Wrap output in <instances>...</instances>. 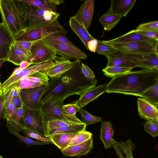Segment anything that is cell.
Returning <instances> with one entry per match:
<instances>
[{
    "mask_svg": "<svg viewBox=\"0 0 158 158\" xmlns=\"http://www.w3.org/2000/svg\"><path fill=\"white\" fill-rule=\"evenodd\" d=\"M79 62L61 75L50 78L41 100L44 104L53 96L65 99L74 94L81 96L90 89L96 86V79L85 77Z\"/></svg>",
    "mask_w": 158,
    "mask_h": 158,
    "instance_id": "1",
    "label": "cell"
},
{
    "mask_svg": "<svg viewBox=\"0 0 158 158\" xmlns=\"http://www.w3.org/2000/svg\"><path fill=\"white\" fill-rule=\"evenodd\" d=\"M158 82V70L144 69L112 78L106 92L139 96L147 88Z\"/></svg>",
    "mask_w": 158,
    "mask_h": 158,
    "instance_id": "2",
    "label": "cell"
},
{
    "mask_svg": "<svg viewBox=\"0 0 158 158\" xmlns=\"http://www.w3.org/2000/svg\"><path fill=\"white\" fill-rule=\"evenodd\" d=\"M14 1L18 13L22 31L51 23L57 20L60 15L56 12L27 6L19 0Z\"/></svg>",
    "mask_w": 158,
    "mask_h": 158,
    "instance_id": "3",
    "label": "cell"
},
{
    "mask_svg": "<svg viewBox=\"0 0 158 158\" xmlns=\"http://www.w3.org/2000/svg\"><path fill=\"white\" fill-rule=\"evenodd\" d=\"M64 99L55 96L43 104L41 110L44 116V122L50 119H58L77 124L83 123L76 115H70L64 110L63 107Z\"/></svg>",
    "mask_w": 158,
    "mask_h": 158,
    "instance_id": "4",
    "label": "cell"
},
{
    "mask_svg": "<svg viewBox=\"0 0 158 158\" xmlns=\"http://www.w3.org/2000/svg\"><path fill=\"white\" fill-rule=\"evenodd\" d=\"M57 20L40 27L23 30L15 38V41L34 42L54 33H67V30Z\"/></svg>",
    "mask_w": 158,
    "mask_h": 158,
    "instance_id": "5",
    "label": "cell"
},
{
    "mask_svg": "<svg viewBox=\"0 0 158 158\" xmlns=\"http://www.w3.org/2000/svg\"><path fill=\"white\" fill-rule=\"evenodd\" d=\"M0 13L2 23L15 38L22 30L14 0H0Z\"/></svg>",
    "mask_w": 158,
    "mask_h": 158,
    "instance_id": "6",
    "label": "cell"
},
{
    "mask_svg": "<svg viewBox=\"0 0 158 158\" xmlns=\"http://www.w3.org/2000/svg\"><path fill=\"white\" fill-rule=\"evenodd\" d=\"M108 44L112 45L118 51L125 53L143 55L158 53V40L154 39Z\"/></svg>",
    "mask_w": 158,
    "mask_h": 158,
    "instance_id": "7",
    "label": "cell"
},
{
    "mask_svg": "<svg viewBox=\"0 0 158 158\" xmlns=\"http://www.w3.org/2000/svg\"><path fill=\"white\" fill-rule=\"evenodd\" d=\"M43 39L55 52L56 54L66 59L86 60L88 56L75 46H72L60 42L48 35Z\"/></svg>",
    "mask_w": 158,
    "mask_h": 158,
    "instance_id": "8",
    "label": "cell"
},
{
    "mask_svg": "<svg viewBox=\"0 0 158 158\" xmlns=\"http://www.w3.org/2000/svg\"><path fill=\"white\" fill-rule=\"evenodd\" d=\"M23 118L25 127L47 137L44 116L41 109H30L24 105L23 107Z\"/></svg>",
    "mask_w": 158,
    "mask_h": 158,
    "instance_id": "9",
    "label": "cell"
},
{
    "mask_svg": "<svg viewBox=\"0 0 158 158\" xmlns=\"http://www.w3.org/2000/svg\"><path fill=\"white\" fill-rule=\"evenodd\" d=\"M53 61L42 63L34 64L33 65L21 70L17 73L13 72L11 76L0 86L2 94H4L14 84L22 79L39 72H41L47 68L52 66Z\"/></svg>",
    "mask_w": 158,
    "mask_h": 158,
    "instance_id": "10",
    "label": "cell"
},
{
    "mask_svg": "<svg viewBox=\"0 0 158 158\" xmlns=\"http://www.w3.org/2000/svg\"><path fill=\"white\" fill-rule=\"evenodd\" d=\"M32 64L42 63L54 60L56 54L53 49L43 40L35 41L31 49Z\"/></svg>",
    "mask_w": 158,
    "mask_h": 158,
    "instance_id": "11",
    "label": "cell"
},
{
    "mask_svg": "<svg viewBox=\"0 0 158 158\" xmlns=\"http://www.w3.org/2000/svg\"><path fill=\"white\" fill-rule=\"evenodd\" d=\"M47 85L20 89L19 95L23 105L32 110L40 109L43 105L41 98Z\"/></svg>",
    "mask_w": 158,
    "mask_h": 158,
    "instance_id": "12",
    "label": "cell"
},
{
    "mask_svg": "<svg viewBox=\"0 0 158 158\" xmlns=\"http://www.w3.org/2000/svg\"><path fill=\"white\" fill-rule=\"evenodd\" d=\"M112 54L134 63L139 67L158 70V53L143 55L125 53L118 51Z\"/></svg>",
    "mask_w": 158,
    "mask_h": 158,
    "instance_id": "13",
    "label": "cell"
},
{
    "mask_svg": "<svg viewBox=\"0 0 158 158\" xmlns=\"http://www.w3.org/2000/svg\"><path fill=\"white\" fill-rule=\"evenodd\" d=\"M54 60L55 62L52 66L41 72L50 78L61 75L81 62L80 60L71 61L69 60L57 56Z\"/></svg>",
    "mask_w": 158,
    "mask_h": 158,
    "instance_id": "14",
    "label": "cell"
},
{
    "mask_svg": "<svg viewBox=\"0 0 158 158\" xmlns=\"http://www.w3.org/2000/svg\"><path fill=\"white\" fill-rule=\"evenodd\" d=\"M94 0H86L73 17L86 29L91 25L94 9Z\"/></svg>",
    "mask_w": 158,
    "mask_h": 158,
    "instance_id": "15",
    "label": "cell"
},
{
    "mask_svg": "<svg viewBox=\"0 0 158 158\" xmlns=\"http://www.w3.org/2000/svg\"><path fill=\"white\" fill-rule=\"evenodd\" d=\"M137 101L139 116L147 122H158V107L143 98H138Z\"/></svg>",
    "mask_w": 158,
    "mask_h": 158,
    "instance_id": "16",
    "label": "cell"
},
{
    "mask_svg": "<svg viewBox=\"0 0 158 158\" xmlns=\"http://www.w3.org/2000/svg\"><path fill=\"white\" fill-rule=\"evenodd\" d=\"M93 148V141L92 138L82 143L68 146L61 151L64 156L79 157L87 155Z\"/></svg>",
    "mask_w": 158,
    "mask_h": 158,
    "instance_id": "17",
    "label": "cell"
},
{
    "mask_svg": "<svg viewBox=\"0 0 158 158\" xmlns=\"http://www.w3.org/2000/svg\"><path fill=\"white\" fill-rule=\"evenodd\" d=\"M107 83L94 87L84 93L78 100V104L83 108L88 103L106 92Z\"/></svg>",
    "mask_w": 158,
    "mask_h": 158,
    "instance_id": "18",
    "label": "cell"
},
{
    "mask_svg": "<svg viewBox=\"0 0 158 158\" xmlns=\"http://www.w3.org/2000/svg\"><path fill=\"white\" fill-rule=\"evenodd\" d=\"M136 0H112L109 9L113 14L125 16L134 6Z\"/></svg>",
    "mask_w": 158,
    "mask_h": 158,
    "instance_id": "19",
    "label": "cell"
},
{
    "mask_svg": "<svg viewBox=\"0 0 158 158\" xmlns=\"http://www.w3.org/2000/svg\"><path fill=\"white\" fill-rule=\"evenodd\" d=\"M24 4L45 10L56 12L57 5L63 3L61 0H19Z\"/></svg>",
    "mask_w": 158,
    "mask_h": 158,
    "instance_id": "20",
    "label": "cell"
},
{
    "mask_svg": "<svg viewBox=\"0 0 158 158\" xmlns=\"http://www.w3.org/2000/svg\"><path fill=\"white\" fill-rule=\"evenodd\" d=\"M69 24L71 28L79 37L87 49L88 42L94 38L89 33L84 26L73 17L70 18Z\"/></svg>",
    "mask_w": 158,
    "mask_h": 158,
    "instance_id": "21",
    "label": "cell"
},
{
    "mask_svg": "<svg viewBox=\"0 0 158 158\" xmlns=\"http://www.w3.org/2000/svg\"><path fill=\"white\" fill-rule=\"evenodd\" d=\"M31 53L23 49L15 47L12 45L10 48L7 61L14 64L19 66L22 61L30 63Z\"/></svg>",
    "mask_w": 158,
    "mask_h": 158,
    "instance_id": "22",
    "label": "cell"
},
{
    "mask_svg": "<svg viewBox=\"0 0 158 158\" xmlns=\"http://www.w3.org/2000/svg\"><path fill=\"white\" fill-rule=\"evenodd\" d=\"M153 39H154L138 33L135 30H133L119 37L104 41L108 44L121 43Z\"/></svg>",
    "mask_w": 158,
    "mask_h": 158,
    "instance_id": "23",
    "label": "cell"
},
{
    "mask_svg": "<svg viewBox=\"0 0 158 158\" xmlns=\"http://www.w3.org/2000/svg\"><path fill=\"white\" fill-rule=\"evenodd\" d=\"M4 95L3 118L7 121H9L15 118L18 109L16 108L13 102V97L9 90Z\"/></svg>",
    "mask_w": 158,
    "mask_h": 158,
    "instance_id": "24",
    "label": "cell"
},
{
    "mask_svg": "<svg viewBox=\"0 0 158 158\" xmlns=\"http://www.w3.org/2000/svg\"><path fill=\"white\" fill-rule=\"evenodd\" d=\"M111 144L114 149L118 151L126 158H134L133 152L136 146L130 139L126 141H121L118 142L112 139Z\"/></svg>",
    "mask_w": 158,
    "mask_h": 158,
    "instance_id": "25",
    "label": "cell"
},
{
    "mask_svg": "<svg viewBox=\"0 0 158 158\" xmlns=\"http://www.w3.org/2000/svg\"><path fill=\"white\" fill-rule=\"evenodd\" d=\"M114 134V130L110 122L105 121L101 124L100 139L106 149L112 147L111 142Z\"/></svg>",
    "mask_w": 158,
    "mask_h": 158,
    "instance_id": "26",
    "label": "cell"
},
{
    "mask_svg": "<svg viewBox=\"0 0 158 158\" xmlns=\"http://www.w3.org/2000/svg\"><path fill=\"white\" fill-rule=\"evenodd\" d=\"M86 125L83 123L76 124L53 129L47 132V137L59 134H73L85 131Z\"/></svg>",
    "mask_w": 158,
    "mask_h": 158,
    "instance_id": "27",
    "label": "cell"
},
{
    "mask_svg": "<svg viewBox=\"0 0 158 158\" xmlns=\"http://www.w3.org/2000/svg\"><path fill=\"white\" fill-rule=\"evenodd\" d=\"M79 132L73 134H59L52 135L49 137L52 143L61 151L68 146L72 139Z\"/></svg>",
    "mask_w": 158,
    "mask_h": 158,
    "instance_id": "28",
    "label": "cell"
},
{
    "mask_svg": "<svg viewBox=\"0 0 158 158\" xmlns=\"http://www.w3.org/2000/svg\"><path fill=\"white\" fill-rule=\"evenodd\" d=\"M122 17L114 15L108 10L99 19V21L105 30L109 31L118 23Z\"/></svg>",
    "mask_w": 158,
    "mask_h": 158,
    "instance_id": "29",
    "label": "cell"
},
{
    "mask_svg": "<svg viewBox=\"0 0 158 158\" xmlns=\"http://www.w3.org/2000/svg\"><path fill=\"white\" fill-rule=\"evenodd\" d=\"M15 42L10 32L2 23H0V48H10Z\"/></svg>",
    "mask_w": 158,
    "mask_h": 158,
    "instance_id": "30",
    "label": "cell"
},
{
    "mask_svg": "<svg viewBox=\"0 0 158 158\" xmlns=\"http://www.w3.org/2000/svg\"><path fill=\"white\" fill-rule=\"evenodd\" d=\"M107 58L108 63L106 67L118 65L131 67L132 69L139 67L137 64L123 58L116 56L113 54L109 55Z\"/></svg>",
    "mask_w": 158,
    "mask_h": 158,
    "instance_id": "31",
    "label": "cell"
},
{
    "mask_svg": "<svg viewBox=\"0 0 158 158\" xmlns=\"http://www.w3.org/2000/svg\"><path fill=\"white\" fill-rule=\"evenodd\" d=\"M133 69L131 67L120 66H113L106 67L102 70L104 74L107 77H113L124 74L131 71Z\"/></svg>",
    "mask_w": 158,
    "mask_h": 158,
    "instance_id": "32",
    "label": "cell"
},
{
    "mask_svg": "<svg viewBox=\"0 0 158 158\" xmlns=\"http://www.w3.org/2000/svg\"><path fill=\"white\" fill-rule=\"evenodd\" d=\"M23 108L19 109L15 118L8 121L9 125L16 132H21L25 127L23 118Z\"/></svg>",
    "mask_w": 158,
    "mask_h": 158,
    "instance_id": "33",
    "label": "cell"
},
{
    "mask_svg": "<svg viewBox=\"0 0 158 158\" xmlns=\"http://www.w3.org/2000/svg\"><path fill=\"white\" fill-rule=\"evenodd\" d=\"M117 52L118 51L111 45L105 42L104 41L98 40L96 53L103 55L107 58L109 55Z\"/></svg>",
    "mask_w": 158,
    "mask_h": 158,
    "instance_id": "34",
    "label": "cell"
},
{
    "mask_svg": "<svg viewBox=\"0 0 158 158\" xmlns=\"http://www.w3.org/2000/svg\"><path fill=\"white\" fill-rule=\"evenodd\" d=\"M76 124L77 123L58 119H50L45 121L47 137V132L50 130Z\"/></svg>",
    "mask_w": 158,
    "mask_h": 158,
    "instance_id": "35",
    "label": "cell"
},
{
    "mask_svg": "<svg viewBox=\"0 0 158 158\" xmlns=\"http://www.w3.org/2000/svg\"><path fill=\"white\" fill-rule=\"evenodd\" d=\"M6 127L9 132L17 137L27 145H44L51 144V143L48 142L35 141L22 136L16 132L10 127L8 121H7Z\"/></svg>",
    "mask_w": 158,
    "mask_h": 158,
    "instance_id": "36",
    "label": "cell"
},
{
    "mask_svg": "<svg viewBox=\"0 0 158 158\" xmlns=\"http://www.w3.org/2000/svg\"><path fill=\"white\" fill-rule=\"evenodd\" d=\"M79 112L81 114L82 122L86 126L99 122H102L101 117L92 115L83 108H81Z\"/></svg>",
    "mask_w": 158,
    "mask_h": 158,
    "instance_id": "37",
    "label": "cell"
},
{
    "mask_svg": "<svg viewBox=\"0 0 158 158\" xmlns=\"http://www.w3.org/2000/svg\"><path fill=\"white\" fill-rule=\"evenodd\" d=\"M92 134L88 131L79 132L74 137L69 143L68 146H72L83 143L92 138Z\"/></svg>",
    "mask_w": 158,
    "mask_h": 158,
    "instance_id": "38",
    "label": "cell"
},
{
    "mask_svg": "<svg viewBox=\"0 0 158 158\" xmlns=\"http://www.w3.org/2000/svg\"><path fill=\"white\" fill-rule=\"evenodd\" d=\"M23 130L24 132L26 137L27 138H34L41 142L52 143L49 137H43L38 133L31 131L25 127L23 128Z\"/></svg>",
    "mask_w": 158,
    "mask_h": 158,
    "instance_id": "39",
    "label": "cell"
},
{
    "mask_svg": "<svg viewBox=\"0 0 158 158\" xmlns=\"http://www.w3.org/2000/svg\"><path fill=\"white\" fill-rule=\"evenodd\" d=\"M139 96L143 97L149 102L158 107V91H144Z\"/></svg>",
    "mask_w": 158,
    "mask_h": 158,
    "instance_id": "40",
    "label": "cell"
},
{
    "mask_svg": "<svg viewBox=\"0 0 158 158\" xmlns=\"http://www.w3.org/2000/svg\"><path fill=\"white\" fill-rule=\"evenodd\" d=\"M144 131L152 137H155L158 135V122H147L144 125Z\"/></svg>",
    "mask_w": 158,
    "mask_h": 158,
    "instance_id": "41",
    "label": "cell"
},
{
    "mask_svg": "<svg viewBox=\"0 0 158 158\" xmlns=\"http://www.w3.org/2000/svg\"><path fill=\"white\" fill-rule=\"evenodd\" d=\"M63 109L68 114L73 116L76 115L77 112H79L81 109L78 105V100L67 104L64 105Z\"/></svg>",
    "mask_w": 158,
    "mask_h": 158,
    "instance_id": "42",
    "label": "cell"
},
{
    "mask_svg": "<svg viewBox=\"0 0 158 158\" xmlns=\"http://www.w3.org/2000/svg\"><path fill=\"white\" fill-rule=\"evenodd\" d=\"M136 30L158 31V21H154L140 24Z\"/></svg>",
    "mask_w": 158,
    "mask_h": 158,
    "instance_id": "43",
    "label": "cell"
},
{
    "mask_svg": "<svg viewBox=\"0 0 158 158\" xmlns=\"http://www.w3.org/2000/svg\"><path fill=\"white\" fill-rule=\"evenodd\" d=\"M35 42L15 41L13 45L16 48L21 49L31 52V46Z\"/></svg>",
    "mask_w": 158,
    "mask_h": 158,
    "instance_id": "44",
    "label": "cell"
},
{
    "mask_svg": "<svg viewBox=\"0 0 158 158\" xmlns=\"http://www.w3.org/2000/svg\"><path fill=\"white\" fill-rule=\"evenodd\" d=\"M81 70L82 74L85 77L88 79H94L95 76L94 72L88 66L81 63Z\"/></svg>",
    "mask_w": 158,
    "mask_h": 158,
    "instance_id": "45",
    "label": "cell"
},
{
    "mask_svg": "<svg viewBox=\"0 0 158 158\" xmlns=\"http://www.w3.org/2000/svg\"><path fill=\"white\" fill-rule=\"evenodd\" d=\"M61 33H56L52 34L49 35L56 40L58 41L72 46H74L73 44L64 35Z\"/></svg>",
    "mask_w": 158,
    "mask_h": 158,
    "instance_id": "46",
    "label": "cell"
},
{
    "mask_svg": "<svg viewBox=\"0 0 158 158\" xmlns=\"http://www.w3.org/2000/svg\"><path fill=\"white\" fill-rule=\"evenodd\" d=\"M137 33L158 40V31L136 30Z\"/></svg>",
    "mask_w": 158,
    "mask_h": 158,
    "instance_id": "47",
    "label": "cell"
},
{
    "mask_svg": "<svg viewBox=\"0 0 158 158\" xmlns=\"http://www.w3.org/2000/svg\"><path fill=\"white\" fill-rule=\"evenodd\" d=\"M98 44V40L95 38L89 41L87 43V49L94 53Z\"/></svg>",
    "mask_w": 158,
    "mask_h": 158,
    "instance_id": "48",
    "label": "cell"
},
{
    "mask_svg": "<svg viewBox=\"0 0 158 158\" xmlns=\"http://www.w3.org/2000/svg\"><path fill=\"white\" fill-rule=\"evenodd\" d=\"M13 102L17 109L23 108V103L19 94L13 98Z\"/></svg>",
    "mask_w": 158,
    "mask_h": 158,
    "instance_id": "49",
    "label": "cell"
},
{
    "mask_svg": "<svg viewBox=\"0 0 158 158\" xmlns=\"http://www.w3.org/2000/svg\"><path fill=\"white\" fill-rule=\"evenodd\" d=\"M10 48H0V59L5 60L7 61Z\"/></svg>",
    "mask_w": 158,
    "mask_h": 158,
    "instance_id": "50",
    "label": "cell"
},
{
    "mask_svg": "<svg viewBox=\"0 0 158 158\" xmlns=\"http://www.w3.org/2000/svg\"><path fill=\"white\" fill-rule=\"evenodd\" d=\"M9 90L11 95L14 97L19 94L20 89L16 86H14Z\"/></svg>",
    "mask_w": 158,
    "mask_h": 158,
    "instance_id": "51",
    "label": "cell"
},
{
    "mask_svg": "<svg viewBox=\"0 0 158 158\" xmlns=\"http://www.w3.org/2000/svg\"><path fill=\"white\" fill-rule=\"evenodd\" d=\"M4 101V95L2 94L0 96V119L3 118V106Z\"/></svg>",
    "mask_w": 158,
    "mask_h": 158,
    "instance_id": "52",
    "label": "cell"
},
{
    "mask_svg": "<svg viewBox=\"0 0 158 158\" xmlns=\"http://www.w3.org/2000/svg\"><path fill=\"white\" fill-rule=\"evenodd\" d=\"M158 91V82L148 87L144 91Z\"/></svg>",
    "mask_w": 158,
    "mask_h": 158,
    "instance_id": "53",
    "label": "cell"
},
{
    "mask_svg": "<svg viewBox=\"0 0 158 158\" xmlns=\"http://www.w3.org/2000/svg\"><path fill=\"white\" fill-rule=\"evenodd\" d=\"M31 63L26 61L22 62L19 64V67L22 70L24 69L31 64Z\"/></svg>",
    "mask_w": 158,
    "mask_h": 158,
    "instance_id": "54",
    "label": "cell"
},
{
    "mask_svg": "<svg viewBox=\"0 0 158 158\" xmlns=\"http://www.w3.org/2000/svg\"><path fill=\"white\" fill-rule=\"evenodd\" d=\"M114 150L119 158H126L118 151L115 149Z\"/></svg>",
    "mask_w": 158,
    "mask_h": 158,
    "instance_id": "55",
    "label": "cell"
},
{
    "mask_svg": "<svg viewBox=\"0 0 158 158\" xmlns=\"http://www.w3.org/2000/svg\"><path fill=\"white\" fill-rule=\"evenodd\" d=\"M6 61V60H5L0 59V68L2 66L4 62Z\"/></svg>",
    "mask_w": 158,
    "mask_h": 158,
    "instance_id": "56",
    "label": "cell"
},
{
    "mask_svg": "<svg viewBox=\"0 0 158 158\" xmlns=\"http://www.w3.org/2000/svg\"><path fill=\"white\" fill-rule=\"evenodd\" d=\"M2 93H1V91L0 90V96L2 94Z\"/></svg>",
    "mask_w": 158,
    "mask_h": 158,
    "instance_id": "57",
    "label": "cell"
},
{
    "mask_svg": "<svg viewBox=\"0 0 158 158\" xmlns=\"http://www.w3.org/2000/svg\"><path fill=\"white\" fill-rule=\"evenodd\" d=\"M1 84H2V83H1V82H0V85H1Z\"/></svg>",
    "mask_w": 158,
    "mask_h": 158,
    "instance_id": "58",
    "label": "cell"
},
{
    "mask_svg": "<svg viewBox=\"0 0 158 158\" xmlns=\"http://www.w3.org/2000/svg\"><path fill=\"white\" fill-rule=\"evenodd\" d=\"M1 158H3V157H2V156H1Z\"/></svg>",
    "mask_w": 158,
    "mask_h": 158,
    "instance_id": "59",
    "label": "cell"
},
{
    "mask_svg": "<svg viewBox=\"0 0 158 158\" xmlns=\"http://www.w3.org/2000/svg\"><path fill=\"white\" fill-rule=\"evenodd\" d=\"M0 158H1V156H0Z\"/></svg>",
    "mask_w": 158,
    "mask_h": 158,
    "instance_id": "60",
    "label": "cell"
}]
</instances>
